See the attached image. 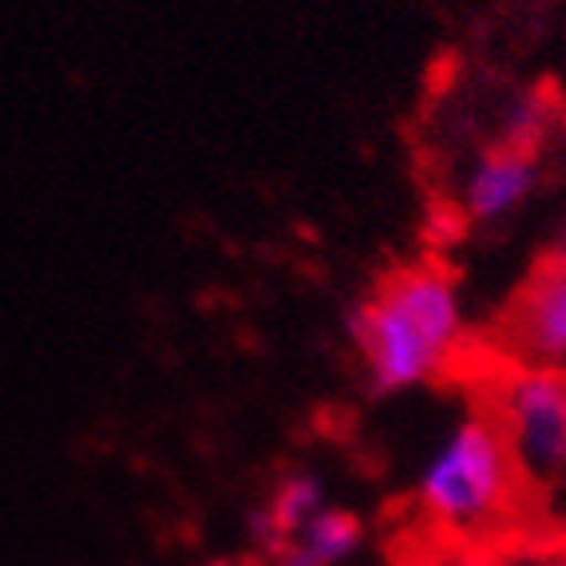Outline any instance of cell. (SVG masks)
<instances>
[{
	"mask_svg": "<svg viewBox=\"0 0 566 566\" xmlns=\"http://www.w3.org/2000/svg\"><path fill=\"white\" fill-rule=\"evenodd\" d=\"M349 333L373 392H412L440 377L460 349V290L444 270H405L357 305Z\"/></svg>",
	"mask_w": 566,
	"mask_h": 566,
	"instance_id": "obj_1",
	"label": "cell"
},
{
	"mask_svg": "<svg viewBox=\"0 0 566 566\" xmlns=\"http://www.w3.org/2000/svg\"><path fill=\"white\" fill-rule=\"evenodd\" d=\"M520 468L491 416H463L416 480V507L452 535H480L507 515Z\"/></svg>",
	"mask_w": 566,
	"mask_h": 566,
	"instance_id": "obj_2",
	"label": "cell"
},
{
	"mask_svg": "<svg viewBox=\"0 0 566 566\" xmlns=\"http://www.w3.org/2000/svg\"><path fill=\"white\" fill-rule=\"evenodd\" d=\"M491 420L523 480L538 488L566 480V368L520 365L503 380Z\"/></svg>",
	"mask_w": 566,
	"mask_h": 566,
	"instance_id": "obj_3",
	"label": "cell"
},
{
	"mask_svg": "<svg viewBox=\"0 0 566 566\" xmlns=\"http://www.w3.org/2000/svg\"><path fill=\"white\" fill-rule=\"evenodd\" d=\"M503 340L520 365L566 368V254L538 265L503 322Z\"/></svg>",
	"mask_w": 566,
	"mask_h": 566,
	"instance_id": "obj_4",
	"label": "cell"
},
{
	"mask_svg": "<svg viewBox=\"0 0 566 566\" xmlns=\"http://www.w3.org/2000/svg\"><path fill=\"white\" fill-rule=\"evenodd\" d=\"M538 182V163L535 151H520V147H495L472 167L468 182H463V210L475 222H495L507 218L511 210H520L527 195Z\"/></svg>",
	"mask_w": 566,
	"mask_h": 566,
	"instance_id": "obj_5",
	"label": "cell"
},
{
	"mask_svg": "<svg viewBox=\"0 0 566 566\" xmlns=\"http://www.w3.org/2000/svg\"><path fill=\"white\" fill-rule=\"evenodd\" d=\"M360 538H365V527L353 511L325 507L310 527L270 551V566H340L357 555Z\"/></svg>",
	"mask_w": 566,
	"mask_h": 566,
	"instance_id": "obj_6",
	"label": "cell"
},
{
	"mask_svg": "<svg viewBox=\"0 0 566 566\" xmlns=\"http://www.w3.org/2000/svg\"><path fill=\"white\" fill-rule=\"evenodd\" d=\"M325 507H329V503H325V488L317 475H310V472L285 475L274 488V495H270V503L254 515V531H258V538H262V547L277 551L285 538H293L297 531L310 527Z\"/></svg>",
	"mask_w": 566,
	"mask_h": 566,
	"instance_id": "obj_7",
	"label": "cell"
},
{
	"mask_svg": "<svg viewBox=\"0 0 566 566\" xmlns=\"http://www.w3.org/2000/svg\"><path fill=\"white\" fill-rule=\"evenodd\" d=\"M555 123V104H551L547 92H527L523 99H515L507 115V143L520 147V151H535L543 135L551 132Z\"/></svg>",
	"mask_w": 566,
	"mask_h": 566,
	"instance_id": "obj_8",
	"label": "cell"
},
{
	"mask_svg": "<svg viewBox=\"0 0 566 566\" xmlns=\"http://www.w3.org/2000/svg\"><path fill=\"white\" fill-rule=\"evenodd\" d=\"M452 566H495L491 558H480V555H463V558H455Z\"/></svg>",
	"mask_w": 566,
	"mask_h": 566,
	"instance_id": "obj_9",
	"label": "cell"
},
{
	"mask_svg": "<svg viewBox=\"0 0 566 566\" xmlns=\"http://www.w3.org/2000/svg\"><path fill=\"white\" fill-rule=\"evenodd\" d=\"M207 566H242V563H227V558H222V563H207Z\"/></svg>",
	"mask_w": 566,
	"mask_h": 566,
	"instance_id": "obj_10",
	"label": "cell"
},
{
	"mask_svg": "<svg viewBox=\"0 0 566 566\" xmlns=\"http://www.w3.org/2000/svg\"><path fill=\"white\" fill-rule=\"evenodd\" d=\"M563 123H566V112H563Z\"/></svg>",
	"mask_w": 566,
	"mask_h": 566,
	"instance_id": "obj_11",
	"label": "cell"
}]
</instances>
